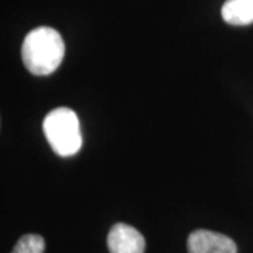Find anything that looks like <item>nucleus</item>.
<instances>
[{
  "label": "nucleus",
  "mask_w": 253,
  "mask_h": 253,
  "mask_svg": "<svg viewBox=\"0 0 253 253\" xmlns=\"http://www.w3.org/2000/svg\"><path fill=\"white\" fill-rule=\"evenodd\" d=\"M110 253H144L145 239L139 231L126 224H116L107 236Z\"/></svg>",
  "instance_id": "obj_4"
},
{
  "label": "nucleus",
  "mask_w": 253,
  "mask_h": 253,
  "mask_svg": "<svg viewBox=\"0 0 253 253\" xmlns=\"http://www.w3.org/2000/svg\"><path fill=\"white\" fill-rule=\"evenodd\" d=\"M65 56L61 34L51 27H37L28 33L21 46V58L28 72L38 76L54 73Z\"/></svg>",
  "instance_id": "obj_1"
},
{
  "label": "nucleus",
  "mask_w": 253,
  "mask_h": 253,
  "mask_svg": "<svg viewBox=\"0 0 253 253\" xmlns=\"http://www.w3.org/2000/svg\"><path fill=\"white\" fill-rule=\"evenodd\" d=\"M42 128L48 144L56 155L68 158L81 151L83 144L81 123L73 110L68 107L52 110L44 118Z\"/></svg>",
  "instance_id": "obj_2"
},
{
  "label": "nucleus",
  "mask_w": 253,
  "mask_h": 253,
  "mask_svg": "<svg viewBox=\"0 0 253 253\" xmlns=\"http://www.w3.org/2000/svg\"><path fill=\"white\" fill-rule=\"evenodd\" d=\"M221 14L231 26H248L253 23V0H226Z\"/></svg>",
  "instance_id": "obj_5"
},
{
  "label": "nucleus",
  "mask_w": 253,
  "mask_h": 253,
  "mask_svg": "<svg viewBox=\"0 0 253 253\" xmlns=\"http://www.w3.org/2000/svg\"><path fill=\"white\" fill-rule=\"evenodd\" d=\"M187 251L189 253H236L235 242L228 236L197 229L191 232L187 239Z\"/></svg>",
  "instance_id": "obj_3"
},
{
  "label": "nucleus",
  "mask_w": 253,
  "mask_h": 253,
  "mask_svg": "<svg viewBox=\"0 0 253 253\" xmlns=\"http://www.w3.org/2000/svg\"><path fill=\"white\" fill-rule=\"evenodd\" d=\"M45 242L44 238L36 234L21 236L11 253H44Z\"/></svg>",
  "instance_id": "obj_6"
}]
</instances>
